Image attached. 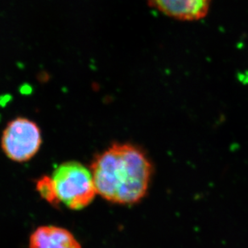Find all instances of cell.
I'll use <instances>...</instances> for the list:
<instances>
[{
	"label": "cell",
	"mask_w": 248,
	"mask_h": 248,
	"mask_svg": "<svg viewBox=\"0 0 248 248\" xmlns=\"http://www.w3.org/2000/svg\"><path fill=\"white\" fill-rule=\"evenodd\" d=\"M36 188L41 197L46 199L48 202L53 205H57L59 204L57 197H56L55 191L53 188V182L50 177H43L39 180L36 185Z\"/></svg>",
	"instance_id": "obj_6"
},
{
	"label": "cell",
	"mask_w": 248,
	"mask_h": 248,
	"mask_svg": "<svg viewBox=\"0 0 248 248\" xmlns=\"http://www.w3.org/2000/svg\"><path fill=\"white\" fill-rule=\"evenodd\" d=\"M41 130L36 124L18 118L7 124L2 136V148L7 157L25 162L33 157L41 148Z\"/></svg>",
	"instance_id": "obj_3"
},
{
	"label": "cell",
	"mask_w": 248,
	"mask_h": 248,
	"mask_svg": "<svg viewBox=\"0 0 248 248\" xmlns=\"http://www.w3.org/2000/svg\"><path fill=\"white\" fill-rule=\"evenodd\" d=\"M29 248H81L71 232L54 226L40 227L29 240Z\"/></svg>",
	"instance_id": "obj_5"
},
{
	"label": "cell",
	"mask_w": 248,
	"mask_h": 248,
	"mask_svg": "<svg viewBox=\"0 0 248 248\" xmlns=\"http://www.w3.org/2000/svg\"><path fill=\"white\" fill-rule=\"evenodd\" d=\"M151 7L181 21H197L205 18L212 0H148Z\"/></svg>",
	"instance_id": "obj_4"
},
{
	"label": "cell",
	"mask_w": 248,
	"mask_h": 248,
	"mask_svg": "<svg viewBox=\"0 0 248 248\" xmlns=\"http://www.w3.org/2000/svg\"><path fill=\"white\" fill-rule=\"evenodd\" d=\"M96 192L117 204H134L145 196L153 168L143 151L115 143L98 154L91 165Z\"/></svg>",
	"instance_id": "obj_1"
},
{
	"label": "cell",
	"mask_w": 248,
	"mask_h": 248,
	"mask_svg": "<svg viewBox=\"0 0 248 248\" xmlns=\"http://www.w3.org/2000/svg\"><path fill=\"white\" fill-rule=\"evenodd\" d=\"M50 177L58 202L72 210L86 207L97 194L91 170L81 163H63Z\"/></svg>",
	"instance_id": "obj_2"
}]
</instances>
